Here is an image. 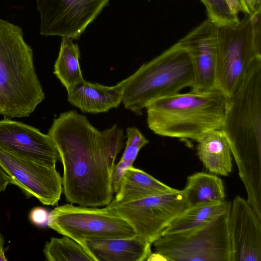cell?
<instances>
[{
  "instance_id": "cell-1",
  "label": "cell",
  "mask_w": 261,
  "mask_h": 261,
  "mask_svg": "<svg viewBox=\"0 0 261 261\" xmlns=\"http://www.w3.org/2000/svg\"><path fill=\"white\" fill-rule=\"evenodd\" d=\"M48 134L63 168V192L67 201L100 207L113 199L112 173L124 146L122 129L117 124L103 130L75 110L54 119Z\"/></svg>"
},
{
  "instance_id": "cell-2",
  "label": "cell",
  "mask_w": 261,
  "mask_h": 261,
  "mask_svg": "<svg viewBox=\"0 0 261 261\" xmlns=\"http://www.w3.org/2000/svg\"><path fill=\"white\" fill-rule=\"evenodd\" d=\"M229 144L247 201L261 216V59L227 97L221 129Z\"/></svg>"
},
{
  "instance_id": "cell-3",
  "label": "cell",
  "mask_w": 261,
  "mask_h": 261,
  "mask_svg": "<svg viewBox=\"0 0 261 261\" xmlns=\"http://www.w3.org/2000/svg\"><path fill=\"white\" fill-rule=\"evenodd\" d=\"M44 98L21 29L0 18V114L28 117Z\"/></svg>"
},
{
  "instance_id": "cell-4",
  "label": "cell",
  "mask_w": 261,
  "mask_h": 261,
  "mask_svg": "<svg viewBox=\"0 0 261 261\" xmlns=\"http://www.w3.org/2000/svg\"><path fill=\"white\" fill-rule=\"evenodd\" d=\"M226 102L219 90L179 92L149 105L147 123L156 135L196 141L209 130L221 129Z\"/></svg>"
},
{
  "instance_id": "cell-5",
  "label": "cell",
  "mask_w": 261,
  "mask_h": 261,
  "mask_svg": "<svg viewBox=\"0 0 261 261\" xmlns=\"http://www.w3.org/2000/svg\"><path fill=\"white\" fill-rule=\"evenodd\" d=\"M195 73L190 56L177 42L124 80L122 102L137 115L154 101L191 87Z\"/></svg>"
},
{
  "instance_id": "cell-6",
  "label": "cell",
  "mask_w": 261,
  "mask_h": 261,
  "mask_svg": "<svg viewBox=\"0 0 261 261\" xmlns=\"http://www.w3.org/2000/svg\"><path fill=\"white\" fill-rule=\"evenodd\" d=\"M260 13L245 14L233 24L218 25L217 82L227 97L238 87L252 63L261 59Z\"/></svg>"
},
{
  "instance_id": "cell-7",
  "label": "cell",
  "mask_w": 261,
  "mask_h": 261,
  "mask_svg": "<svg viewBox=\"0 0 261 261\" xmlns=\"http://www.w3.org/2000/svg\"><path fill=\"white\" fill-rule=\"evenodd\" d=\"M229 211L195 229L162 235L152 243L155 253L167 260L231 261Z\"/></svg>"
},
{
  "instance_id": "cell-8",
  "label": "cell",
  "mask_w": 261,
  "mask_h": 261,
  "mask_svg": "<svg viewBox=\"0 0 261 261\" xmlns=\"http://www.w3.org/2000/svg\"><path fill=\"white\" fill-rule=\"evenodd\" d=\"M47 225L84 246L88 241L127 239L136 236L126 220L106 207L75 206L72 203L59 206L49 213Z\"/></svg>"
},
{
  "instance_id": "cell-9",
  "label": "cell",
  "mask_w": 261,
  "mask_h": 261,
  "mask_svg": "<svg viewBox=\"0 0 261 261\" xmlns=\"http://www.w3.org/2000/svg\"><path fill=\"white\" fill-rule=\"evenodd\" d=\"M105 207L126 220L136 236L152 244L188 205L183 190L176 189L137 200L121 202L113 199Z\"/></svg>"
},
{
  "instance_id": "cell-10",
  "label": "cell",
  "mask_w": 261,
  "mask_h": 261,
  "mask_svg": "<svg viewBox=\"0 0 261 261\" xmlns=\"http://www.w3.org/2000/svg\"><path fill=\"white\" fill-rule=\"evenodd\" d=\"M109 0H36L41 35L77 40Z\"/></svg>"
},
{
  "instance_id": "cell-11",
  "label": "cell",
  "mask_w": 261,
  "mask_h": 261,
  "mask_svg": "<svg viewBox=\"0 0 261 261\" xmlns=\"http://www.w3.org/2000/svg\"><path fill=\"white\" fill-rule=\"evenodd\" d=\"M0 166L27 198L55 205L63 192L62 177L56 167L19 156L0 147Z\"/></svg>"
},
{
  "instance_id": "cell-12",
  "label": "cell",
  "mask_w": 261,
  "mask_h": 261,
  "mask_svg": "<svg viewBox=\"0 0 261 261\" xmlns=\"http://www.w3.org/2000/svg\"><path fill=\"white\" fill-rule=\"evenodd\" d=\"M218 25L205 20L177 42L188 53L195 77L191 91L204 93L218 90L217 82Z\"/></svg>"
},
{
  "instance_id": "cell-13",
  "label": "cell",
  "mask_w": 261,
  "mask_h": 261,
  "mask_svg": "<svg viewBox=\"0 0 261 261\" xmlns=\"http://www.w3.org/2000/svg\"><path fill=\"white\" fill-rule=\"evenodd\" d=\"M0 147L15 154L56 167L59 155L48 134L21 122L0 120Z\"/></svg>"
},
{
  "instance_id": "cell-14",
  "label": "cell",
  "mask_w": 261,
  "mask_h": 261,
  "mask_svg": "<svg viewBox=\"0 0 261 261\" xmlns=\"http://www.w3.org/2000/svg\"><path fill=\"white\" fill-rule=\"evenodd\" d=\"M231 261L261 260V219L247 200L237 196L228 217Z\"/></svg>"
},
{
  "instance_id": "cell-15",
  "label": "cell",
  "mask_w": 261,
  "mask_h": 261,
  "mask_svg": "<svg viewBox=\"0 0 261 261\" xmlns=\"http://www.w3.org/2000/svg\"><path fill=\"white\" fill-rule=\"evenodd\" d=\"M124 80L113 86L84 80L67 90V100L82 112L98 114L117 108L122 102Z\"/></svg>"
},
{
  "instance_id": "cell-16",
  "label": "cell",
  "mask_w": 261,
  "mask_h": 261,
  "mask_svg": "<svg viewBox=\"0 0 261 261\" xmlns=\"http://www.w3.org/2000/svg\"><path fill=\"white\" fill-rule=\"evenodd\" d=\"M151 245L136 236L127 239L88 241L85 246L96 261H144L152 253Z\"/></svg>"
},
{
  "instance_id": "cell-17",
  "label": "cell",
  "mask_w": 261,
  "mask_h": 261,
  "mask_svg": "<svg viewBox=\"0 0 261 261\" xmlns=\"http://www.w3.org/2000/svg\"><path fill=\"white\" fill-rule=\"evenodd\" d=\"M197 154L211 173L228 176L232 171V153L221 129L209 130L197 141Z\"/></svg>"
},
{
  "instance_id": "cell-18",
  "label": "cell",
  "mask_w": 261,
  "mask_h": 261,
  "mask_svg": "<svg viewBox=\"0 0 261 261\" xmlns=\"http://www.w3.org/2000/svg\"><path fill=\"white\" fill-rule=\"evenodd\" d=\"M175 190L145 171L132 166L123 175L118 190L113 199L121 202L137 200Z\"/></svg>"
},
{
  "instance_id": "cell-19",
  "label": "cell",
  "mask_w": 261,
  "mask_h": 261,
  "mask_svg": "<svg viewBox=\"0 0 261 261\" xmlns=\"http://www.w3.org/2000/svg\"><path fill=\"white\" fill-rule=\"evenodd\" d=\"M230 207L231 202L225 200L188 206L171 222L162 235L197 228L229 211Z\"/></svg>"
},
{
  "instance_id": "cell-20",
  "label": "cell",
  "mask_w": 261,
  "mask_h": 261,
  "mask_svg": "<svg viewBox=\"0 0 261 261\" xmlns=\"http://www.w3.org/2000/svg\"><path fill=\"white\" fill-rule=\"evenodd\" d=\"M188 206L224 200L223 183L216 174L197 172L189 176L183 189Z\"/></svg>"
},
{
  "instance_id": "cell-21",
  "label": "cell",
  "mask_w": 261,
  "mask_h": 261,
  "mask_svg": "<svg viewBox=\"0 0 261 261\" xmlns=\"http://www.w3.org/2000/svg\"><path fill=\"white\" fill-rule=\"evenodd\" d=\"M80 58L78 45L74 43L72 39L63 37L54 65V73L66 90L84 79L79 63Z\"/></svg>"
},
{
  "instance_id": "cell-22",
  "label": "cell",
  "mask_w": 261,
  "mask_h": 261,
  "mask_svg": "<svg viewBox=\"0 0 261 261\" xmlns=\"http://www.w3.org/2000/svg\"><path fill=\"white\" fill-rule=\"evenodd\" d=\"M43 253L48 261H96L86 247L66 236L51 238Z\"/></svg>"
},
{
  "instance_id": "cell-23",
  "label": "cell",
  "mask_w": 261,
  "mask_h": 261,
  "mask_svg": "<svg viewBox=\"0 0 261 261\" xmlns=\"http://www.w3.org/2000/svg\"><path fill=\"white\" fill-rule=\"evenodd\" d=\"M205 7L208 18L217 25H225L239 21L231 12L226 0H200Z\"/></svg>"
},
{
  "instance_id": "cell-24",
  "label": "cell",
  "mask_w": 261,
  "mask_h": 261,
  "mask_svg": "<svg viewBox=\"0 0 261 261\" xmlns=\"http://www.w3.org/2000/svg\"><path fill=\"white\" fill-rule=\"evenodd\" d=\"M126 133L125 147L120 159L134 162L140 150L149 141L136 127H127Z\"/></svg>"
},
{
  "instance_id": "cell-25",
  "label": "cell",
  "mask_w": 261,
  "mask_h": 261,
  "mask_svg": "<svg viewBox=\"0 0 261 261\" xmlns=\"http://www.w3.org/2000/svg\"><path fill=\"white\" fill-rule=\"evenodd\" d=\"M133 162L120 159L119 162L115 164L112 173V183L114 192H117L123 175L127 169L133 166Z\"/></svg>"
},
{
  "instance_id": "cell-26",
  "label": "cell",
  "mask_w": 261,
  "mask_h": 261,
  "mask_svg": "<svg viewBox=\"0 0 261 261\" xmlns=\"http://www.w3.org/2000/svg\"><path fill=\"white\" fill-rule=\"evenodd\" d=\"M29 219L33 224L42 226L47 225L49 217L47 211L42 207H36L31 210Z\"/></svg>"
},
{
  "instance_id": "cell-27",
  "label": "cell",
  "mask_w": 261,
  "mask_h": 261,
  "mask_svg": "<svg viewBox=\"0 0 261 261\" xmlns=\"http://www.w3.org/2000/svg\"><path fill=\"white\" fill-rule=\"evenodd\" d=\"M226 1L231 12L235 16L238 17V14L240 12H243L245 14L249 15L244 0Z\"/></svg>"
},
{
  "instance_id": "cell-28",
  "label": "cell",
  "mask_w": 261,
  "mask_h": 261,
  "mask_svg": "<svg viewBox=\"0 0 261 261\" xmlns=\"http://www.w3.org/2000/svg\"><path fill=\"white\" fill-rule=\"evenodd\" d=\"M249 15L254 16L260 13L261 0H244Z\"/></svg>"
},
{
  "instance_id": "cell-29",
  "label": "cell",
  "mask_w": 261,
  "mask_h": 261,
  "mask_svg": "<svg viewBox=\"0 0 261 261\" xmlns=\"http://www.w3.org/2000/svg\"><path fill=\"white\" fill-rule=\"evenodd\" d=\"M9 184H12L11 178L0 166V192L5 191Z\"/></svg>"
},
{
  "instance_id": "cell-30",
  "label": "cell",
  "mask_w": 261,
  "mask_h": 261,
  "mask_svg": "<svg viewBox=\"0 0 261 261\" xmlns=\"http://www.w3.org/2000/svg\"><path fill=\"white\" fill-rule=\"evenodd\" d=\"M4 239L1 234V230H0V251H5L4 248Z\"/></svg>"
}]
</instances>
